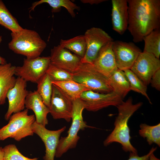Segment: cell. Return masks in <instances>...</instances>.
<instances>
[{"mask_svg": "<svg viewBox=\"0 0 160 160\" xmlns=\"http://www.w3.org/2000/svg\"><path fill=\"white\" fill-rule=\"evenodd\" d=\"M127 29L138 43L153 31L160 29V0H127Z\"/></svg>", "mask_w": 160, "mask_h": 160, "instance_id": "obj_1", "label": "cell"}, {"mask_svg": "<svg viewBox=\"0 0 160 160\" xmlns=\"http://www.w3.org/2000/svg\"><path fill=\"white\" fill-rule=\"evenodd\" d=\"M143 104L142 102L134 104L132 98L130 97L116 107L118 113L114 122V128L104 141L105 146L117 142L121 145L124 151L137 154V150L130 142L131 137L128 121L130 117Z\"/></svg>", "mask_w": 160, "mask_h": 160, "instance_id": "obj_2", "label": "cell"}, {"mask_svg": "<svg viewBox=\"0 0 160 160\" xmlns=\"http://www.w3.org/2000/svg\"><path fill=\"white\" fill-rule=\"evenodd\" d=\"M12 39L8 43L9 48L17 54L28 59L39 57L47 47V44L36 31L23 28L11 33Z\"/></svg>", "mask_w": 160, "mask_h": 160, "instance_id": "obj_3", "label": "cell"}, {"mask_svg": "<svg viewBox=\"0 0 160 160\" xmlns=\"http://www.w3.org/2000/svg\"><path fill=\"white\" fill-rule=\"evenodd\" d=\"M73 103L72 123L67 135L60 139L56 151V158L61 157L69 150L76 147L80 138L78 135L79 130L93 127L88 126L83 120L82 112L85 107L80 98L73 100Z\"/></svg>", "mask_w": 160, "mask_h": 160, "instance_id": "obj_4", "label": "cell"}, {"mask_svg": "<svg viewBox=\"0 0 160 160\" xmlns=\"http://www.w3.org/2000/svg\"><path fill=\"white\" fill-rule=\"evenodd\" d=\"M28 110L14 113L10 117L8 123L0 129V140L8 138L19 141L34 133L32 126L36 121L35 116L28 114Z\"/></svg>", "mask_w": 160, "mask_h": 160, "instance_id": "obj_5", "label": "cell"}, {"mask_svg": "<svg viewBox=\"0 0 160 160\" xmlns=\"http://www.w3.org/2000/svg\"><path fill=\"white\" fill-rule=\"evenodd\" d=\"M73 74V80L88 87L91 90L103 93L113 91L108 78L98 71L92 64L81 62Z\"/></svg>", "mask_w": 160, "mask_h": 160, "instance_id": "obj_6", "label": "cell"}, {"mask_svg": "<svg viewBox=\"0 0 160 160\" xmlns=\"http://www.w3.org/2000/svg\"><path fill=\"white\" fill-rule=\"evenodd\" d=\"M50 63V56L24 58L22 66H16L15 75L26 82L37 84L46 73Z\"/></svg>", "mask_w": 160, "mask_h": 160, "instance_id": "obj_7", "label": "cell"}, {"mask_svg": "<svg viewBox=\"0 0 160 160\" xmlns=\"http://www.w3.org/2000/svg\"><path fill=\"white\" fill-rule=\"evenodd\" d=\"M87 44L85 54L81 62L92 64L101 49L109 42L113 41L102 29L92 27L87 30L84 35Z\"/></svg>", "mask_w": 160, "mask_h": 160, "instance_id": "obj_8", "label": "cell"}, {"mask_svg": "<svg viewBox=\"0 0 160 160\" xmlns=\"http://www.w3.org/2000/svg\"><path fill=\"white\" fill-rule=\"evenodd\" d=\"M80 99L85 109L94 112L110 106L117 107L123 101V99L113 91L103 93L91 90L86 91L81 93Z\"/></svg>", "mask_w": 160, "mask_h": 160, "instance_id": "obj_9", "label": "cell"}, {"mask_svg": "<svg viewBox=\"0 0 160 160\" xmlns=\"http://www.w3.org/2000/svg\"><path fill=\"white\" fill-rule=\"evenodd\" d=\"M73 100L56 85L52 84V92L49 108V113L55 119L71 120Z\"/></svg>", "mask_w": 160, "mask_h": 160, "instance_id": "obj_10", "label": "cell"}, {"mask_svg": "<svg viewBox=\"0 0 160 160\" xmlns=\"http://www.w3.org/2000/svg\"><path fill=\"white\" fill-rule=\"evenodd\" d=\"M112 48L117 66L123 71L131 69L142 52L134 43L120 40L113 41Z\"/></svg>", "mask_w": 160, "mask_h": 160, "instance_id": "obj_11", "label": "cell"}, {"mask_svg": "<svg viewBox=\"0 0 160 160\" xmlns=\"http://www.w3.org/2000/svg\"><path fill=\"white\" fill-rule=\"evenodd\" d=\"M160 69L159 59L152 54L142 52L130 70L147 86L152 75Z\"/></svg>", "mask_w": 160, "mask_h": 160, "instance_id": "obj_12", "label": "cell"}, {"mask_svg": "<svg viewBox=\"0 0 160 160\" xmlns=\"http://www.w3.org/2000/svg\"><path fill=\"white\" fill-rule=\"evenodd\" d=\"M26 81L20 77L16 78L15 86L7 95L9 105L4 116L6 120H9L12 114L24 109L26 98L29 92L26 89Z\"/></svg>", "mask_w": 160, "mask_h": 160, "instance_id": "obj_13", "label": "cell"}, {"mask_svg": "<svg viewBox=\"0 0 160 160\" xmlns=\"http://www.w3.org/2000/svg\"><path fill=\"white\" fill-rule=\"evenodd\" d=\"M45 126L37 123H33L32 128L34 133L41 138L45 147V154L44 160H54L57 148L61 134L66 128L65 126L56 130L47 129Z\"/></svg>", "mask_w": 160, "mask_h": 160, "instance_id": "obj_14", "label": "cell"}, {"mask_svg": "<svg viewBox=\"0 0 160 160\" xmlns=\"http://www.w3.org/2000/svg\"><path fill=\"white\" fill-rule=\"evenodd\" d=\"M49 56L51 63L72 73L79 65L81 59L59 44L51 49Z\"/></svg>", "mask_w": 160, "mask_h": 160, "instance_id": "obj_15", "label": "cell"}, {"mask_svg": "<svg viewBox=\"0 0 160 160\" xmlns=\"http://www.w3.org/2000/svg\"><path fill=\"white\" fill-rule=\"evenodd\" d=\"M113 41L101 49L92 64L98 71L108 78L118 69L112 48Z\"/></svg>", "mask_w": 160, "mask_h": 160, "instance_id": "obj_16", "label": "cell"}, {"mask_svg": "<svg viewBox=\"0 0 160 160\" xmlns=\"http://www.w3.org/2000/svg\"><path fill=\"white\" fill-rule=\"evenodd\" d=\"M111 21L113 30L123 34L127 29L128 21L127 0H112Z\"/></svg>", "mask_w": 160, "mask_h": 160, "instance_id": "obj_17", "label": "cell"}, {"mask_svg": "<svg viewBox=\"0 0 160 160\" xmlns=\"http://www.w3.org/2000/svg\"><path fill=\"white\" fill-rule=\"evenodd\" d=\"M25 107L33 111L37 123L44 126L48 124L47 115L49 113V110L36 90L29 92L26 98Z\"/></svg>", "mask_w": 160, "mask_h": 160, "instance_id": "obj_18", "label": "cell"}, {"mask_svg": "<svg viewBox=\"0 0 160 160\" xmlns=\"http://www.w3.org/2000/svg\"><path fill=\"white\" fill-rule=\"evenodd\" d=\"M15 68L10 63L0 65V105L5 103L7 94L15 85Z\"/></svg>", "mask_w": 160, "mask_h": 160, "instance_id": "obj_19", "label": "cell"}, {"mask_svg": "<svg viewBox=\"0 0 160 160\" xmlns=\"http://www.w3.org/2000/svg\"><path fill=\"white\" fill-rule=\"evenodd\" d=\"M108 79L113 91L123 99L131 90L128 80L124 71L118 69Z\"/></svg>", "mask_w": 160, "mask_h": 160, "instance_id": "obj_20", "label": "cell"}, {"mask_svg": "<svg viewBox=\"0 0 160 160\" xmlns=\"http://www.w3.org/2000/svg\"><path fill=\"white\" fill-rule=\"evenodd\" d=\"M52 83L60 88L73 101L79 98L83 92L91 90L88 87L73 80L63 81H52Z\"/></svg>", "mask_w": 160, "mask_h": 160, "instance_id": "obj_21", "label": "cell"}, {"mask_svg": "<svg viewBox=\"0 0 160 160\" xmlns=\"http://www.w3.org/2000/svg\"><path fill=\"white\" fill-rule=\"evenodd\" d=\"M43 3L48 4L52 7V12H58L61 7H64L73 17H74L76 15L74 10L80 9L79 7L69 0H41L33 3L30 8L29 12L34 10L35 7L38 5Z\"/></svg>", "mask_w": 160, "mask_h": 160, "instance_id": "obj_22", "label": "cell"}, {"mask_svg": "<svg viewBox=\"0 0 160 160\" xmlns=\"http://www.w3.org/2000/svg\"><path fill=\"white\" fill-rule=\"evenodd\" d=\"M59 45L82 58L86 53L87 44L84 35H80L67 40L61 39Z\"/></svg>", "mask_w": 160, "mask_h": 160, "instance_id": "obj_23", "label": "cell"}, {"mask_svg": "<svg viewBox=\"0 0 160 160\" xmlns=\"http://www.w3.org/2000/svg\"><path fill=\"white\" fill-rule=\"evenodd\" d=\"M0 25L12 33L18 32L23 29L1 0H0Z\"/></svg>", "mask_w": 160, "mask_h": 160, "instance_id": "obj_24", "label": "cell"}, {"mask_svg": "<svg viewBox=\"0 0 160 160\" xmlns=\"http://www.w3.org/2000/svg\"><path fill=\"white\" fill-rule=\"evenodd\" d=\"M144 42L143 51L151 54L159 59L160 56V31L154 30L143 39Z\"/></svg>", "mask_w": 160, "mask_h": 160, "instance_id": "obj_25", "label": "cell"}, {"mask_svg": "<svg viewBox=\"0 0 160 160\" xmlns=\"http://www.w3.org/2000/svg\"><path fill=\"white\" fill-rule=\"evenodd\" d=\"M139 131V135L146 141L149 145L153 143L160 146V123L154 126L141 124Z\"/></svg>", "mask_w": 160, "mask_h": 160, "instance_id": "obj_26", "label": "cell"}, {"mask_svg": "<svg viewBox=\"0 0 160 160\" xmlns=\"http://www.w3.org/2000/svg\"><path fill=\"white\" fill-rule=\"evenodd\" d=\"M49 75L46 73L37 83L36 91L44 104L49 108L52 92V83Z\"/></svg>", "mask_w": 160, "mask_h": 160, "instance_id": "obj_27", "label": "cell"}, {"mask_svg": "<svg viewBox=\"0 0 160 160\" xmlns=\"http://www.w3.org/2000/svg\"><path fill=\"white\" fill-rule=\"evenodd\" d=\"M124 71L128 80L130 90L141 94L151 104L147 93V86L130 69L125 70Z\"/></svg>", "mask_w": 160, "mask_h": 160, "instance_id": "obj_28", "label": "cell"}, {"mask_svg": "<svg viewBox=\"0 0 160 160\" xmlns=\"http://www.w3.org/2000/svg\"><path fill=\"white\" fill-rule=\"evenodd\" d=\"M46 73L52 81H63L73 80V73L50 63Z\"/></svg>", "mask_w": 160, "mask_h": 160, "instance_id": "obj_29", "label": "cell"}, {"mask_svg": "<svg viewBox=\"0 0 160 160\" xmlns=\"http://www.w3.org/2000/svg\"><path fill=\"white\" fill-rule=\"evenodd\" d=\"M4 160H38L37 158H29L22 155L14 144H9L3 148Z\"/></svg>", "mask_w": 160, "mask_h": 160, "instance_id": "obj_30", "label": "cell"}, {"mask_svg": "<svg viewBox=\"0 0 160 160\" xmlns=\"http://www.w3.org/2000/svg\"><path fill=\"white\" fill-rule=\"evenodd\" d=\"M150 83L156 89L160 90V69L157 70L152 76Z\"/></svg>", "mask_w": 160, "mask_h": 160, "instance_id": "obj_31", "label": "cell"}, {"mask_svg": "<svg viewBox=\"0 0 160 160\" xmlns=\"http://www.w3.org/2000/svg\"><path fill=\"white\" fill-rule=\"evenodd\" d=\"M157 148L156 147L154 148L153 147L147 154L141 156H139L138 154L130 153L127 160H148L151 154L154 153Z\"/></svg>", "mask_w": 160, "mask_h": 160, "instance_id": "obj_32", "label": "cell"}, {"mask_svg": "<svg viewBox=\"0 0 160 160\" xmlns=\"http://www.w3.org/2000/svg\"><path fill=\"white\" fill-rule=\"evenodd\" d=\"M107 1L105 0H81V1L84 3H89L91 4H97Z\"/></svg>", "mask_w": 160, "mask_h": 160, "instance_id": "obj_33", "label": "cell"}, {"mask_svg": "<svg viewBox=\"0 0 160 160\" xmlns=\"http://www.w3.org/2000/svg\"><path fill=\"white\" fill-rule=\"evenodd\" d=\"M2 41V36L0 35V44ZM7 63V62L5 58L1 57L0 55V65H3Z\"/></svg>", "mask_w": 160, "mask_h": 160, "instance_id": "obj_34", "label": "cell"}, {"mask_svg": "<svg viewBox=\"0 0 160 160\" xmlns=\"http://www.w3.org/2000/svg\"><path fill=\"white\" fill-rule=\"evenodd\" d=\"M0 160H4V152L3 148L0 147Z\"/></svg>", "mask_w": 160, "mask_h": 160, "instance_id": "obj_35", "label": "cell"}, {"mask_svg": "<svg viewBox=\"0 0 160 160\" xmlns=\"http://www.w3.org/2000/svg\"><path fill=\"white\" fill-rule=\"evenodd\" d=\"M148 160H160L159 159L157 158L154 155V153L151 154L149 156Z\"/></svg>", "mask_w": 160, "mask_h": 160, "instance_id": "obj_36", "label": "cell"}, {"mask_svg": "<svg viewBox=\"0 0 160 160\" xmlns=\"http://www.w3.org/2000/svg\"></svg>", "mask_w": 160, "mask_h": 160, "instance_id": "obj_37", "label": "cell"}]
</instances>
